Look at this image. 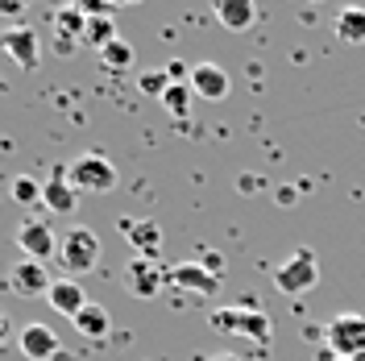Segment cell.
I'll return each mask as SVG.
<instances>
[{"label": "cell", "mask_w": 365, "mask_h": 361, "mask_svg": "<svg viewBox=\"0 0 365 361\" xmlns=\"http://www.w3.org/2000/svg\"><path fill=\"white\" fill-rule=\"evenodd\" d=\"M120 233H125V241L137 249V258H158L162 249V228L154 220H120Z\"/></svg>", "instance_id": "9a60e30c"}, {"label": "cell", "mask_w": 365, "mask_h": 361, "mask_svg": "<svg viewBox=\"0 0 365 361\" xmlns=\"http://www.w3.org/2000/svg\"><path fill=\"white\" fill-rule=\"evenodd\" d=\"M328 361H353V357H332V353H328Z\"/></svg>", "instance_id": "f1b7e54d"}, {"label": "cell", "mask_w": 365, "mask_h": 361, "mask_svg": "<svg viewBox=\"0 0 365 361\" xmlns=\"http://www.w3.org/2000/svg\"><path fill=\"white\" fill-rule=\"evenodd\" d=\"M319 283V258L316 249H295L291 258H282L278 266H274V287L282 295H307L312 287Z\"/></svg>", "instance_id": "7a4b0ae2"}, {"label": "cell", "mask_w": 365, "mask_h": 361, "mask_svg": "<svg viewBox=\"0 0 365 361\" xmlns=\"http://www.w3.org/2000/svg\"><path fill=\"white\" fill-rule=\"evenodd\" d=\"M207 320H212V328L225 332V337H250V340H257V345L270 340V316L257 312V307H216Z\"/></svg>", "instance_id": "277c9868"}, {"label": "cell", "mask_w": 365, "mask_h": 361, "mask_svg": "<svg viewBox=\"0 0 365 361\" xmlns=\"http://www.w3.org/2000/svg\"><path fill=\"white\" fill-rule=\"evenodd\" d=\"M100 67H108V71H125V67H133V46L116 38L113 46H104V50H100Z\"/></svg>", "instance_id": "7402d4cb"}, {"label": "cell", "mask_w": 365, "mask_h": 361, "mask_svg": "<svg viewBox=\"0 0 365 361\" xmlns=\"http://www.w3.org/2000/svg\"><path fill=\"white\" fill-rule=\"evenodd\" d=\"M274 200L282 203V208H291V203L299 200V191H295V187H278V191H274Z\"/></svg>", "instance_id": "d4e9b609"}, {"label": "cell", "mask_w": 365, "mask_h": 361, "mask_svg": "<svg viewBox=\"0 0 365 361\" xmlns=\"http://www.w3.org/2000/svg\"><path fill=\"white\" fill-rule=\"evenodd\" d=\"M46 303H50L58 316L75 320L83 307H88V295H83V287H79L75 278H54V287H50V295H46Z\"/></svg>", "instance_id": "5bb4252c"}, {"label": "cell", "mask_w": 365, "mask_h": 361, "mask_svg": "<svg viewBox=\"0 0 365 361\" xmlns=\"http://www.w3.org/2000/svg\"><path fill=\"white\" fill-rule=\"evenodd\" d=\"M332 29H336V38L344 46H361L365 42V9H341Z\"/></svg>", "instance_id": "d6986e66"}, {"label": "cell", "mask_w": 365, "mask_h": 361, "mask_svg": "<svg viewBox=\"0 0 365 361\" xmlns=\"http://www.w3.org/2000/svg\"><path fill=\"white\" fill-rule=\"evenodd\" d=\"M216 21L232 29V34H241V29H250L257 21V9L250 0H216Z\"/></svg>", "instance_id": "ac0fdd59"}, {"label": "cell", "mask_w": 365, "mask_h": 361, "mask_svg": "<svg viewBox=\"0 0 365 361\" xmlns=\"http://www.w3.org/2000/svg\"><path fill=\"white\" fill-rule=\"evenodd\" d=\"M187 83H191V91H195L200 100H225L228 88H232V83H228V71L220 67V63H195Z\"/></svg>", "instance_id": "7c38bea8"}, {"label": "cell", "mask_w": 365, "mask_h": 361, "mask_svg": "<svg viewBox=\"0 0 365 361\" xmlns=\"http://www.w3.org/2000/svg\"><path fill=\"white\" fill-rule=\"evenodd\" d=\"M54 34H58V50H71L75 42H83V34H88V17H83V9H79V4L58 9V13H54Z\"/></svg>", "instance_id": "2e32d148"}, {"label": "cell", "mask_w": 365, "mask_h": 361, "mask_svg": "<svg viewBox=\"0 0 365 361\" xmlns=\"http://www.w3.org/2000/svg\"><path fill=\"white\" fill-rule=\"evenodd\" d=\"M100 253H104V245H100V233L88 225H71L63 237H58V266L67 274H88L100 266Z\"/></svg>", "instance_id": "6da1fadb"}, {"label": "cell", "mask_w": 365, "mask_h": 361, "mask_svg": "<svg viewBox=\"0 0 365 361\" xmlns=\"http://www.w3.org/2000/svg\"><path fill=\"white\" fill-rule=\"evenodd\" d=\"M67 179L75 191H88V195H104V191H113L116 187V166L113 158H104V154H79V158L67 162Z\"/></svg>", "instance_id": "3957f363"}, {"label": "cell", "mask_w": 365, "mask_h": 361, "mask_svg": "<svg viewBox=\"0 0 365 361\" xmlns=\"http://www.w3.org/2000/svg\"><path fill=\"white\" fill-rule=\"evenodd\" d=\"M166 283H170L166 270H162L158 262H150V258H133V262L125 266V287H129V295H137V299H158V291Z\"/></svg>", "instance_id": "9c48e42d"}, {"label": "cell", "mask_w": 365, "mask_h": 361, "mask_svg": "<svg viewBox=\"0 0 365 361\" xmlns=\"http://www.w3.org/2000/svg\"><path fill=\"white\" fill-rule=\"evenodd\" d=\"M324 340H328V353L332 357H365V316H332L328 328H324Z\"/></svg>", "instance_id": "5b68a950"}, {"label": "cell", "mask_w": 365, "mask_h": 361, "mask_svg": "<svg viewBox=\"0 0 365 361\" xmlns=\"http://www.w3.org/2000/svg\"><path fill=\"white\" fill-rule=\"evenodd\" d=\"M166 278H170L175 287H182V291L207 295V299L220 291V274H212L204 262H179V266H170V270H166Z\"/></svg>", "instance_id": "30bf717a"}, {"label": "cell", "mask_w": 365, "mask_h": 361, "mask_svg": "<svg viewBox=\"0 0 365 361\" xmlns=\"http://www.w3.org/2000/svg\"><path fill=\"white\" fill-rule=\"evenodd\" d=\"M21 353L29 361H54L63 349H58V332L50 328V324H25L21 328Z\"/></svg>", "instance_id": "8fae6325"}, {"label": "cell", "mask_w": 365, "mask_h": 361, "mask_svg": "<svg viewBox=\"0 0 365 361\" xmlns=\"http://www.w3.org/2000/svg\"><path fill=\"white\" fill-rule=\"evenodd\" d=\"M0 13H4V17H21V4H17V0H0Z\"/></svg>", "instance_id": "484cf974"}, {"label": "cell", "mask_w": 365, "mask_h": 361, "mask_svg": "<svg viewBox=\"0 0 365 361\" xmlns=\"http://www.w3.org/2000/svg\"><path fill=\"white\" fill-rule=\"evenodd\" d=\"M166 88H170V75H166V71H154V75H141V91H150L154 100H162V96H166Z\"/></svg>", "instance_id": "cb8c5ba5"}, {"label": "cell", "mask_w": 365, "mask_h": 361, "mask_svg": "<svg viewBox=\"0 0 365 361\" xmlns=\"http://www.w3.org/2000/svg\"><path fill=\"white\" fill-rule=\"evenodd\" d=\"M17 249L29 262H46L50 253H58V237L46 220H21L17 225Z\"/></svg>", "instance_id": "ba28073f"}, {"label": "cell", "mask_w": 365, "mask_h": 361, "mask_svg": "<svg viewBox=\"0 0 365 361\" xmlns=\"http://www.w3.org/2000/svg\"><path fill=\"white\" fill-rule=\"evenodd\" d=\"M42 208L54 212V216H71V212L79 208V191H75L71 179H67V162H58V166L50 171V179L42 183Z\"/></svg>", "instance_id": "52a82bcc"}, {"label": "cell", "mask_w": 365, "mask_h": 361, "mask_svg": "<svg viewBox=\"0 0 365 361\" xmlns=\"http://www.w3.org/2000/svg\"><path fill=\"white\" fill-rule=\"evenodd\" d=\"M83 42L96 46V50L113 46V42H116V25H113V17H96V21H88V34H83Z\"/></svg>", "instance_id": "603a6c76"}, {"label": "cell", "mask_w": 365, "mask_h": 361, "mask_svg": "<svg viewBox=\"0 0 365 361\" xmlns=\"http://www.w3.org/2000/svg\"><path fill=\"white\" fill-rule=\"evenodd\" d=\"M0 50H9L13 63H17L21 71H38V63H42V38H38L29 25L4 29V34H0Z\"/></svg>", "instance_id": "8992f818"}, {"label": "cell", "mask_w": 365, "mask_h": 361, "mask_svg": "<svg viewBox=\"0 0 365 361\" xmlns=\"http://www.w3.org/2000/svg\"><path fill=\"white\" fill-rule=\"evenodd\" d=\"M9 283H13V291H21V295H50V287H54L46 262H29V258H21L9 270Z\"/></svg>", "instance_id": "4fadbf2b"}, {"label": "cell", "mask_w": 365, "mask_h": 361, "mask_svg": "<svg viewBox=\"0 0 365 361\" xmlns=\"http://www.w3.org/2000/svg\"><path fill=\"white\" fill-rule=\"evenodd\" d=\"M191 96H195L191 83H170L166 96H162V108H166L170 116H187V113H191Z\"/></svg>", "instance_id": "44dd1931"}, {"label": "cell", "mask_w": 365, "mask_h": 361, "mask_svg": "<svg viewBox=\"0 0 365 361\" xmlns=\"http://www.w3.org/2000/svg\"><path fill=\"white\" fill-rule=\"evenodd\" d=\"M71 324H75L79 337H88V340H104L108 332H113V316H108V307H100V303H88Z\"/></svg>", "instance_id": "e0dca14e"}, {"label": "cell", "mask_w": 365, "mask_h": 361, "mask_svg": "<svg viewBox=\"0 0 365 361\" xmlns=\"http://www.w3.org/2000/svg\"><path fill=\"white\" fill-rule=\"evenodd\" d=\"M9 195L21 208H34V203H42V183L34 179V175H17V179L9 183Z\"/></svg>", "instance_id": "ffe728a7"}, {"label": "cell", "mask_w": 365, "mask_h": 361, "mask_svg": "<svg viewBox=\"0 0 365 361\" xmlns=\"http://www.w3.org/2000/svg\"><path fill=\"white\" fill-rule=\"evenodd\" d=\"M9 332H13V324H9V316H4V312H0V345L9 340Z\"/></svg>", "instance_id": "4316f807"}, {"label": "cell", "mask_w": 365, "mask_h": 361, "mask_svg": "<svg viewBox=\"0 0 365 361\" xmlns=\"http://www.w3.org/2000/svg\"><path fill=\"white\" fill-rule=\"evenodd\" d=\"M207 361H241V357H232V353H216V357H207Z\"/></svg>", "instance_id": "83f0119b"}]
</instances>
